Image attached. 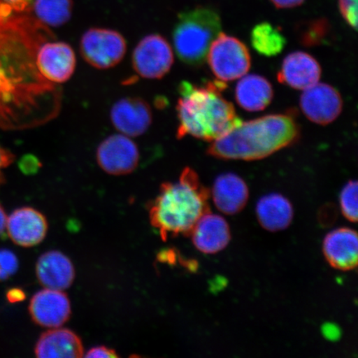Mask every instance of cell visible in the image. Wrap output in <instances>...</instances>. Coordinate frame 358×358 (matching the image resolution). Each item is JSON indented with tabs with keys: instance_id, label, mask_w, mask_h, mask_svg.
<instances>
[{
	"instance_id": "obj_1",
	"label": "cell",
	"mask_w": 358,
	"mask_h": 358,
	"mask_svg": "<svg viewBox=\"0 0 358 358\" xmlns=\"http://www.w3.org/2000/svg\"><path fill=\"white\" fill-rule=\"evenodd\" d=\"M295 115L291 111L243 122L214 141L207 154L225 160L265 159L299 141L301 131Z\"/></svg>"
},
{
	"instance_id": "obj_2",
	"label": "cell",
	"mask_w": 358,
	"mask_h": 358,
	"mask_svg": "<svg viewBox=\"0 0 358 358\" xmlns=\"http://www.w3.org/2000/svg\"><path fill=\"white\" fill-rule=\"evenodd\" d=\"M227 88L222 80H207L203 86L189 82L179 85L177 103V138L191 136L199 140H217L243 122L234 105L222 96Z\"/></svg>"
},
{
	"instance_id": "obj_3",
	"label": "cell",
	"mask_w": 358,
	"mask_h": 358,
	"mask_svg": "<svg viewBox=\"0 0 358 358\" xmlns=\"http://www.w3.org/2000/svg\"><path fill=\"white\" fill-rule=\"evenodd\" d=\"M209 194L194 169L186 167L178 181L164 182L150 207L152 226L163 240L169 235L190 234L199 219L208 211Z\"/></svg>"
},
{
	"instance_id": "obj_4",
	"label": "cell",
	"mask_w": 358,
	"mask_h": 358,
	"mask_svg": "<svg viewBox=\"0 0 358 358\" xmlns=\"http://www.w3.org/2000/svg\"><path fill=\"white\" fill-rule=\"evenodd\" d=\"M221 30L220 15L212 8L196 7L179 13L173 32L179 59L191 66L203 65L210 45Z\"/></svg>"
},
{
	"instance_id": "obj_5",
	"label": "cell",
	"mask_w": 358,
	"mask_h": 358,
	"mask_svg": "<svg viewBox=\"0 0 358 358\" xmlns=\"http://www.w3.org/2000/svg\"><path fill=\"white\" fill-rule=\"evenodd\" d=\"M207 57L215 77L224 83L244 77L252 65L248 48L238 38L222 32L210 45Z\"/></svg>"
},
{
	"instance_id": "obj_6",
	"label": "cell",
	"mask_w": 358,
	"mask_h": 358,
	"mask_svg": "<svg viewBox=\"0 0 358 358\" xmlns=\"http://www.w3.org/2000/svg\"><path fill=\"white\" fill-rule=\"evenodd\" d=\"M127 50V42L117 31L92 28L80 38V55L89 65L97 69H110L118 65Z\"/></svg>"
},
{
	"instance_id": "obj_7",
	"label": "cell",
	"mask_w": 358,
	"mask_h": 358,
	"mask_svg": "<svg viewBox=\"0 0 358 358\" xmlns=\"http://www.w3.org/2000/svg\"><path fill=\"white\" fill-rule=\"evenodd\" d=\"M174 57L171 46L163 36L150 34L143 38L133 52V69L141 78L161 79L169 73Z\"/></svg>"
},
{
	"instance_id": "obj_8",
	"label": "cell",
	"mask_w": 358,
	"mask_h": 358,
	"mask_svg": "<svg viewBox=\"0 0 358 358\" xmlns=\"http://www.w3.org/2000/svg\"><path fill=\"white\" fill-rule=\"evenodd\" d=\"M96 160L103 171L115 176H127L137 169L140 151L131 137L111 134L98 146Z\"/></svg>"
},
{
	"instance_id": "obj_9",
	"label": "cell",
	"mask_w": 358,
	"mask_h": 358,
	"mask_svg": "<svg viewBox=\"0 0 358 358\" xmlns=\"http://www.w3.org/2000/svg\"><path fill=\"white\" fill-rule=\"evenodd\" d=\"M36 67L41 77L55 83H64L74 74L77 58L64 42H48L36 52Z\"/></svg>"
},
{
	"instance_id": "obj_10",
	"label": "cell",
	"mask_w": 358,
	"mask_h": 358,
	"mask_svg": "<svg viewBox=\"0 0 358 358\" xmlns=\"http://www.w3.org/2000/svg\"><path fill=\"white\" fill-rule=\"evenodd\" d=\"M299 105L310 122L327 125L334 122L341 115L343 101L337 89L329 84L316 83L304 90Z\"/></svg>"
},
{
	"instance_id": "obj_11",
	"label": "cell",
	"mask_w": 358,
	"mask_h": 358,
	"mask_svg": "<svg viewBox=\"0 0 358 358\" xmlns=\"http://www.w3.org/2000/svg\"><path fill=\"white\" fill-rule=\"evenodd\" d=\"M110 120L124 136L138 137L150 129L153 115L149 103L142 98L124 97L112 106Z\"/></svg>"
},
{
	"instance_id": "obj_12",
	"label": "cell",
	"mask_w": 358,
	"mask_h": 358,
	"mask_svg": "<svg viewBox=\"0 0 358 358\" xmlns=\"http://www.w3.org/2000/svg\"><path fill=\"white\" fill-rule=\"evenodd\" d=\"M29 313L35 324L44 328H60L71 316L69 298L62 290L45 288L31 299Z\"/></svg>"
},
{
	"instance_id": "obj_13",
	"label": "cell",
	"mask_w": 358,
	"mask_h": 358,
	"mask_svg": "<svg viewBox=\"0 0 358 358\" xmlns=\"http://www.w3.org/2000/svg\"><path fill=\"white\" fill-rule=\"evenodd\" d=\"M48 227L46 217L33 208H17L7 219L8 236L22 248L41 243L47 235Z\"/></svg>"
},
{
	"instance_id": "obj_14",
	"label": "cell",
	"mask_w": 358,
	"mask_h": 358,
	"mask_svg": "<svg viewBox=\"0 0 358 358\" xmlns=\"http://www.w3.org/2000/svg\"><path fill=\"white\" fill-rule=\"evenodd\" d=\"M190 234L195 248L207 255L222 252L231 238L229 224L226 219L209 211L199 219Z\"/></svg>"
},
{
	"instance_id": "obj_15",
	"label": "cell",
	"mask_w": 358,
	"mask_h": 358,
	"mask_svg": "<svg viewBox=\"0 0 358 358\" xmlns=\"http://www.w3.org/2000/svg\"><path fill=\"white\" fill-rule=\"evenodd\" d=\"M321 73V66L315 57L298 51L285 57L277 80L291 88L306 90L319 83Z\"/></svg>"
},
{
	"instance_id": "obj_16",
	"label": "cell",
	"mask_w": 358,
	"mask_h": 358,
	"mask_svg": "<svg viewBox=\"0 0 358 358\" xmlns=\"http://www.w3.org/2000/svg\"><path fill=\"white\" fill-rule=\"evenodd\" d=\"M323 252L331 266L343 271L353 270L357 266V232L347 227L330 231L324 237Z\"/></svg>"
},
{
	"instance_id": "obj_17",
	"label": "cell",
	"mask_w": 358,
	"mask_h": 358,
	"mask_svg": "<svg viewBox=\"0 0 358 358\" xmlns=\"http://www.w3.org/2000/svg\"><path fill=\"white\" fill-rule=\"evenodd\" d=\"M212 196L218 211L227 215H235L243 210L249 199V189L246 182L237 174H220L213 182Z\"/></svg>"
},
{
	"instance_id": "obj_18",
	"label": "cell",
	"mask_w": 358,
	"mask_h": 358,
	"mask_svg": "<svg viewBox=\"0 0 358 358\" xmlns=\"http://www.w3.org/2000/svg\"><path fill=\"white\" fill-rule=\"evenodd\" d=\"M36 274L45 288L64 290L73 285L75 268L64 253L51 250L42 255L36 265Z\"/></svg>"
},
{
	"instance_id": "obj_19",
	"label": "cell",
	"mask_w": 358,
	"mask_h": 358,
	"mask_svg": "<svg viewBox=\"0 0 358 358\" xmlns=\"http://www.w3.org/2000/svg\"><path fill=\"white\" fill-rule=\"evenodd\" d=\"M35 355L39 358H79L84 356L82 340L67 329H52L36 343Z\"/></svg>"
},
{
	"instance_id": "obj_20",
	"label": "cell",
	"mask_w": 358,
	"mask_h": 358,
	"mask_svg": "<svg viewBox=\"0 0 358 358\" xmlns=\"http://www.w3.org/2000/svg\"><path fill=\"white\" fill-rule=\"evenodd\" d=\"M256 213L263 228L271 232L284 231L294 218L293 206L289 200L280 194H270L257 201Z\"/></svg>"
},
{
	"instance_id": "obj_21",
	"label": "cell",
	"mask_w": 358,
	"mask_h": 358,
	"mask_svg": "<svg viewBox=\"0 0 358 358\" xmlns=\"http://www.w3.org/2000/svg\"><path fill=\"white\" fill-rule=\"evenodd\" d=\"M273 96L274 91L271 83L257 74L243 77L235 90L237 104L250 112L265 110L271 104Z\"/></svg>"
},
{
	"instance_id": "obj_22",
	"label": "cell",
	"mask_w": 358,
	"mask_h": 358,
	"mask_svg": "<svg viewBox=\"0 0 358 358\" xmlns=\"http://www.w3.org/2000/svg\"><path fill=\"white\" fill-rule=\"evenodd\" d=\"M73 8V0H33L25 12L33 13L31 16L43 25L57 28L71 20Z\"/></svg>"
},
{
	"instance_id": "obj_23",
	"label": "cell",
	"mask_w": 358,
	"mask_h": 358,
	"mask_svg": "<svg viewBox=\"0 0 358 358\" xmlns=\"http://www.w3.org/2000/svg\"><path fill=\"white\" fill-rule=\"evenodd\" d=\"M250 41L255 50L266 57L280 55L286 45V38L280 29L266 22L254 27Z\"/></svg>"
},
{
	"instance_id": "obj_24",
	"label": "cell",
	"mask_w": 358,
	"mask_h": 358,
	"mask_svg": "<svg viewBox=\"0 0 358 358\" xmlns=\"http://www.w3.org/2000/svg\"><path fill=\"white\" fill-rule=\"evenodd\" d=\"M330 33L329 22L324 19L313 20L304 25L299 34V42L307 48L324 44Z\"/></svg>"
},
{
	"instance_id": "obj_25",
	"label": "cell",
	"mask_w": 358,
	"mask_h": 358,
	"mask_svg": "<svg viewBox=\"0 0 358 358\" xmlns=\"http://www.w3.org/2000/svg\"><path fill=\"white\" fill-rule=\"evenodd\" d=\"M340 208L343 216L348 221L356 222L357 221V182L349 181L341 191L339 196Z\"/></svg>"
},
{
	"instance_id": "obj_26",
	"label": "cell",
	"mask_w": 358,
	"mask_h": 358,
	"mask_svg": "<svg viewBox=\"0 0 358 358\" xmlns=\"http://www.w3.org/2000/svg\"><path fill=\"white\" fill-rule=\"evenodd\" d=\"M19 268L16 255L8 249H0V282L15 275Z\"/></svg>"
},
{
	"instance_id": "obj_27",
	"label": "cell",
	"mask_w": 358,
	"mask_h": 358,
	"mask_svg": "<svg viewBox=\"0 0 358 358\" xmlns=\"http://www.w3.org/2000/svg\"><path fill=\"white\" fill-rule=\"evenodd\" d=\"M339 11L347 24L357 29V0H338Z\"/></svg>"
},
{
	"instance_id": "obj_28",
	"label": "cell",
	"mask_w": 358,
	"mask_h": 358,
	"mask_svg": "<svg viewBox=\"0 0 358 358\" xmlns=\"http://www.w3.org/2000/svg\"><path fill=\"white\" fill-rule=\"evenodd\" d=\"M33 0H0V19L29 10Z\"/></svg>"
},
{
	"instance_id": "obj_29",
	"label": "cell",
	"mask_w": 358,
	"mask_h": 358,
	"mask_svg": "<svg viewBox=\"0 0 358 358\" xmlns=\"http://www.w3.org/2000/svg\"><path fill=\"white\" fill-rule=\"evenodd\" d=\"M85 357L92 358H115L119 356L113 349L105 346H99L90 349Z\"/></svg>"
},
{
	"instance_id": "obj_30",
	"label": "cell",
	"mask_w": 358,
	"mask_h": 358,
	"mask_svg": "<svg viewBox=\"0 0 358 358\" xmlns=\"http://www.w3.org/2000/svg\"><path fill=\"white\" fill-rule=\"evenodd\" d=\"M15 160V156L10 151L0 147V186L4 182L3 169L10 166Z\"/></svg>"
},
{
	"instance_id": "obj_31",
	"label": "cell",
	"mask_w": 358,
	"mask_h": 358,
	"mask_svg": "<svg viewBox=\"0 0 358 358\" xmlns=\"http://www.w3.org/2000/svg\"><path fill=\"white\" fill-rule=\"evenodd\" d=\"M271 1L278 8H292L301 6L306 0H271Z\"/></svg>"
},
{
	"instance_id": "obj_32",
	"label": "cell",
	"mask_w": 358,
	"mask_h": 358,
	"mask_svg": "<svg viewBox=\"0 0 358 358\" xmlns=\"http://www.w3.org/2000/svg\"><path fill=\"white\" fill-rule=\"evenodd\" d=\"M26 295L20 289H11L7 292V299L8 301L10 303H17L24 301Z\"/></svg>"
},
{
	"instance_id": "obj_33",
	"label": "cell",
	"mask_w": 358,
	"mask_h": 358,
	"mask_svg": "<svg viewBox=\"0 0 358 358\" xmlns=\"http://www.w3.org/2000/svg\"><path fill=\"white\" fill-rule=\"evenodd\" d=\"M7 216L6 211L3 208L2 206L0 205V236H1L6 229L7 225Z\"/></svg>"
}]
</instances>
